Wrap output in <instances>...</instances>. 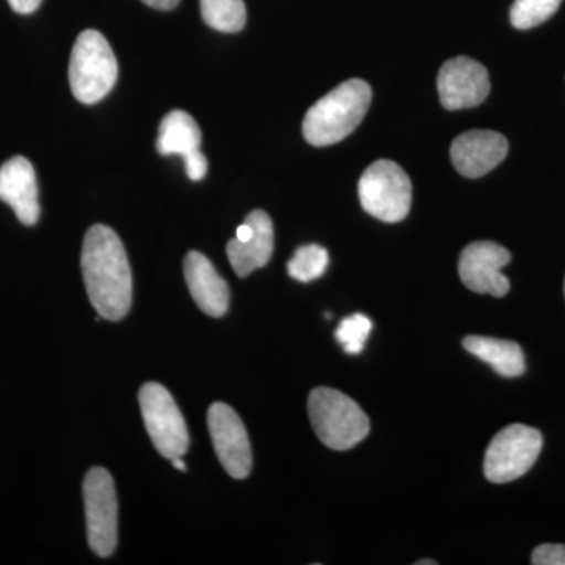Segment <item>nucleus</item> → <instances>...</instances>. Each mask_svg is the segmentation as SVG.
<instances>
[{
    "label": "nucleus",
    "instance_id": "f257e3e1",
    "mask_svg": "<svg viewBox=\"0 0 565 565\" xmlns=\"http://www.w3.org/2000/svg\"><path fill=\"white\" fill-rule=\"evenodd\" d=\"M81 266L96 313L107 321L125 318L132 305V273L118 234L106 225L92 226L82 245Z\"/></svg>",
    "mask_w": 565,
    "mask_h": 565
},
{
    "label": "nucleus",
    "instance_id": "f03ea898",
    "mask_svg": "<svg viewBox=\"0 0 565 565\" xmlns=\"http://www.w3.org/2000/svg\"><path fill=\"white\" fill-rule=\"evenodd\" d=\"M373 92L362 79H349L311 106L303 137L313 147H329L351 136L370 109Z\"/></svg>",
    "mask_w": 565,
    "mask_h": 565
},
{
    "label": "nucleus",
    "instance_id": "7ed1b4c3",
    "mask_svg": "<svg viewBox=\"0 0 565 565\" xmlns=\"http://www.w3.org/2000/svg\"><path fill=\"white\" fill-rule=\"evenodd\" d=\"M308 414L316 435L327 448L345 451L370 434V419L360 405L338 390L316 388L308 397Z\"/></svg>",
    "mask_w": 565,
    "mask_h": 565
},
{
    "label": "nucleus",
    "instance_id": "20e7f679",
    "mask_svg": "<svg viewBox=\"0 0 565 565\" xmlns=\"http://www.w3.org/2000/svg\"><path fill=\"white\" fill-rule=\"evenodd\" d=\"M70 87L82 104H95L109 95L118 77V63L110 44L98 31L77 36L71 52Z\"/></svg>",
    "mask_w": 565,
    "mask_h": 565
},
{
    "label": "nucleus",
    "instance_id": "39448f33",
    "mask_svg": "<svg viewBox=\"0 0 565 565\" xmlns=\"http://www.w3.org/2000/svg\"><path fill=\"white\" fill-rule=\"evenodd\" d=\"M359 196L363 210L379 221H404L412 207L411 178L396 162L382 159L360 178Z\"/></svg>",
    "mask_w": 565,
    "mask_h": 565
},
{
    "label": "nucleus",
    "instance_id": "423d86ee",
    "mask_svg": "<svg viewBox=\"0 0 565 565\" xmlns=\"http://www.w3.org/2000/svg\"><path fill=\"white\" fill-rule=\"evenodd\" d=\"M544 438L534 427L512 424L500 430L484 459V475L493 484H505L522 478L531 470L542 451Z\"/></svg>",
    "mask_w": 565,
    "mask_h": 565
},
{
    "label": "nucleus",
    "instance_id": "0eeeda50",
    "mask_svg": "<svg viewBox=\"0 0 565 565\" xmlns=\"http://www.w3.org/2000/svg\"><path fill=\"white\" fill-rule=\"evenodd\" d=\"M139 403L145 427L159 455L170 460L184 456L189 449L188 426L169 390L148 382L140 388Z\"/></svg>",
    "mask_w": 565,
    "mask_h": 565
},
{
    "label": "nucleus",
    "instance_id": "6e6552de",
    "mask_svg": "<svg viewBox=\"0 0 565 565\" xmlns=\"http://www.w3.org/2000/svg\"><path fill=\"white\" fill-rule=\"evenodd\" d=\"M82 490L88 544L95 555L109 557L118 544V501L114 479L104 468H92Z\"/></svg>",
    "mask_w": 565,
    "mask_h": 565
},
{
    "label": "nucleus",
    "instance_id": "1a4fd4ad",
    "mask_svg": "<svg viewBox=\"0 0 565 565\" xmlns=\"http://www.w3.org/2000/svg\"><path fill=\"white\" fill-rule=\"evenodd\" d=\"M212 445L226 473L245 479L252 471V446L243 419L230 405L212 404L207 411Z\"/></svg>",
    "mask_w": 565,
    "mask_h": 565
},
{
    "label": "nucleus",
    "instance_id": "9d476101",
    "mask_svg": "<svg viewBox=\"0 0 565 565\" xmlns=\"http://www.w3.org/2000/svg\"><path fill=\"white\" fill-rule=\"evenodd\" d=\"M511 263V253L501 245L481 241L467 245L459 259L460 280L468 289L504 297L511 282L501 270Z\"/></svg>",
    "mask_w": 565,
    "mask_h": 565
},
{
    "label": "nucleus",
    "instance_id": "9b49d317",
    "mask_svg": "<svg viewBox=\"0 0 565 565\" xmlns=\"http://www.w3.org/2000/svg\"><path fill=\"white\" fill-rule=\"evenodd\" d=\"M437 87L445 109H470L489 96V71L470 57L451 58L441 66Z\"/></svg>",
    "mask_w": 565,
    "mask_h": 565
},
{
    "label": "nucleus",
    "instance_id": "f8f14e48",
    "mask_svg": "<svg viewBox=\"0 0 565 565\" xmlns=\"http://www.w3.org/2000/svg\"><path fill=\"white\" fill-rule=\"evenodd\" d=\"M508 151L509 143L503 134L476 129L452 141L451 161L462 177L479 178L497 169Z\"/></svg>",
    "mask_w": 565,
    "mask_h": 565
},
{
    "label": "nucleus",
    "instance_id": "ddd939ff",
    "mask_svg": "<svg viewBox=\"0 0 565 565\" xmlns=\"http://www.w3.org/2000/svg\"><path fill=\"white\" fill-rule=\"evenodd\" d=\"M0 200L13 207L22 225L32 226L40 218L39 184L33 166L22 156L0 167Z\"/></svg>",
    "mask_w": 565,
    "mask_h": 565
},
{
    "label": "nucleus",
    "instance_id": "4468645a",
    "mask_svg": "<svg viewBox=\"0 0 565 565\" xmlns=\"http://www.w3.org/2000/svg\"><path fill=\"white\" fill-rule=\"evenodd\" d=\"M184 278L193 300L203 313L211 318H222L228 311V285L203 253L189 252L185 255Z\"/></svg>",
    "mask_w": 565,
    "mask_h": 565
},
{
    "label": "nucleus",
    "instance_id": "2eb2a0df",
    "mask_svg": "<svg viewBox=\"0 0 565 565\" xmlns=\"http://www.w3.org/2000/svg\"><path fill=\"white\" fill-rule=\"evenodd\" d=\"M250 223L253 234L250 239L241 243L236 237L226 245L230 263L237 277H248L256 269H262L273 258L274 223L269 214L262 210L250 212L245 217Z\"/></svg>",
    "mask_w": 565,
    "mask_h": 565
},
{
    "label": "nucleus",
    "instance_id": "dca6fc26",
    "mask_svg": "<svg viewBox=\"0 0 565 565\" xmlns=\"http://www.w3.org/2000/svg\"><path fill=\"white\" fill-rule=\"evenodd\" d=\"M465 351L490 364L494 373L503 377H519L526 371L525 353L514 341L497 340L487 337H467Z\"/></svg>",
    "mask_w": 565,
    "mask_h": 565
},
{
    "label": "nucleus",
    "instance_id": "f3484780",
    "mask_svg": "<svg viewBox=\"0 0 565 565\" xmlns=\"http://www.w3.org/2000/svg\"><path fill=\"white\" fill-rule=\"evenodd\" d=\"M202 131L191 115L184 110H173L167 114L159 126L156 148L162 156H180L185 159L193 152L200 151Z\"/></svg>",
    "mask_w": 565,
    "mask_h": 565
},
{
    "label": "nucleus",
    "instance_id": "a211bd4d",
    "mask_svg": "<svg viewBox=\"0 0 565 565\" xmlns=\"http://www.w3.org/2000/svg\"><path fill=\"white\" fill-rule=\"evenodd\" d=\"M200 9L204 22L218 32H241L247 22L244 0H200Z\"/></svg>",
    "mask_w": 565,
    "mask_h": 565
},
{
    "label": "nucleus",
    "instance_id": "6ab92c4d",
    "mask_svg": "<svg viewBox=\"0 0 565 565\" xmlns=\"http://www.w3.org/2000/svg\"><path fill=\"white\" fill-rule=\"evenodd\" d=\"M329 252L318 244L302 245L288 263V274L294 280L310 282L321 278L329 267Z\"/></svg>",
    "mask_w": 565,
    "mask_h": 565
},
{
    "label": "nucleus",
    "instance_id": "aec40b11",
    "mask_svg": "<svg viewBox=\"0 0 565 565\" xmlns=\"http://www.w3.org/2000/svg\"><path fill=\"white\" fill-rule=\"evenodd\" d=\"M563 0H515L511 22L519 31L537 28L559 10Z\"/></svg>",
    "mask_w": 565,
    "mask_h": 565
},
{
    "label": "nucleus",
    "instance_id": "412c9836",
    "mask_svg": "<svg viewBox=\"0 0 565 565\" xmlns=\"http://www.w3.org/2000/svg\"><path fill=\"white\" fill-rule=\"evenodd\" d=\"M371 332H373V322L370 318L364 315H352L341 321L334 337L338 343L343 345L345 353L360 355Z\"/></svg>",
    "mask_w": 565,
    "mask_h": 565
},
{
    "label": "nucleus",
    "instance_id": "4be33fe9",
    "mask_svg": "<svg viewBox=\"0 0 565 565\" xmlns=\"http://www.w3.org/2000/svg\"><path fill=\"white\" fill-rule=\"evenodd\" d=\"M531 563L534 565H565V545L537 546L531 556Z\"/></svg>",
    "mask_w": 565,
    "mask_h": 565
},
{
    "label": "nucleus",
    "instance_id": "5701e85b",
    "mask_svg": "<svg viewBox=\"0 0 565 565\" xmlns=\"http://www.w3.org/2000/svg\"><path fill=\"white\" fill-rule=\"evenodd\" d=\"M185 173L192 181H202L207 173V159L204 158L202 150L193 152L184 159Z\"/></svg>",
    "mask_w": 565,
    "mask_h": 565
},
{
    "label": "nucleus",
    "instance_id": "b1692460",
    "mask_svg": "<svg viewBox=\"0 0 565 565\" xmlns=\"http://www.w3.org/2000/svg\"><path fill=\"white\" fill-rule=\"evenodd\" d=\"M43 0H9L11 9L20 14H31L33 11L39 10Z\"/></svg>",
    "mask_w": 565,
    "mask_h": 565
},
{
    "label": "nucleus",
    "instance_id": "393cba45",
    "mask_svg": "<svg viewBox=\"0 0 565 565\" xmlns=\"http://www.w3.org/2000/svg\"><path fill=\"white\" fill-rule=\"evenodd\" d=\"M141 2L147 3L151 9L169 11L177 9L181 0H141Z\"/></svg>",
    "mask_w": 565,
    "mask_h": 565
},
{
    "label": "nucleus",
    "instance_id": "a878e982",
    "mask_svg": "<svg viewBox=\"0 0 565 565\" xmlns=\"http://www.w3.org/2000/svg\"><path fill=\"white\" fill-rule=\"evenodd\" d=\"M173 467L177 468V470L185 471L188 470V467H185L184 460H182V457H174L172 459Z\"/></svg>",
    "mask_w": 565,
    "mask_h": 565
},
{
    "label": "nucleus",
    "instance_id": "bb28decb",
    "mask_svg": "<svg viewBox=\"0 0 565 565\" xmlns=\"http://www.w3.org/2000/svg\"><path fill=\"white\" fill-rule=\"evenodd\" d=\"M416 565H437V561H429V559L418 561V563H416Z\"/></svg>",
    "mask_w": 565,
    "mask_h": 565
},
{
    "label": "nucleus",
    "instance_id": "cd10ccee",
    "mask_svg": "<svg viewBox=\"0 0 565 565\" xmlns=\"http://www.w3.org/2000/svg\"><path fill=\"white\" fill-rule=\"evenodd\" d=\"M564 291H565V282H564Z\"/></svg>",
    "mask_w": 565,
    "mask_h": 565
}]
</instances>
